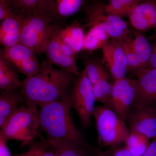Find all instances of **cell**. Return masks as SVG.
<instances>
[{"label": "cell", "instance_id": "3957f363", "mask_svg": "<svg viewBox=\"0 0 156 156\" xmlns=\"http://www.w3.org/2000/svg\"><path fill=\"white\" fill-rule=\"evenodd\" d=\"M95 119L99 143L102 146L113 147L126 144L130 131L125 121L105 105L95 107Z\"/></svg>", "mask_w": 156, "mask_h": 156}, {"label": "cell", "instance_id": "ac0fdd59", "mask_svg": "<svg viewBox=\"0 0 156 156\" xmlns=\"http://www.w3.org/2000/svg\"><path fill=\"white\" fill-rule=\"evenodd\" d=\"M84 26L77 20L73 21L65 28L57 24L58 36L69 47L76 55L83 51L86 34Z\"/></svg>", "mask_w": 156, "mask_h": 156}, {"label": "cell", "instance_id": "9c48e42d", "mask_svg": "<svg viewBox=\"0 0 156 156\" xmlns=\"http://www.w3.org/2000/svg\"><path fill=\"white\" fill-rule=\"evenodd\" d=\"M135 79L125 77L115 80L112 84L111 94L106 105L126 122L135 98Z\"/></svg>", "mask_w": 156, "mask_h": 156}, {"label": "cell", "instance_id": "cb8c5ba5", "mask_svg": "<svg viewBox=\"0 0 156 156\" xmlns=\"http://www.w3.org/2000/svg\"><path fill=\"white\" fill-rule=\"evenodd\" d=\"M84 65L87 76L92 86L98 83L101 76L107 72L102 62L92 58L84 59Z\"/></svg>", "mask_w": 156, "mask_h": 156}, {"label": "cell", "instance_id": "74e56055", "mask_svg": "<svg viewBox=\"0 0 156 156\" xmlns=\"http://www.w3.org/2000/svg\"><path fill=\"white\" fill-rule=\"evenodd\" d=\"M106 154L107 155V156H109V155H108V154Z\"/></svg>", "mask_w": 156, "mask_h": 156}, {"label": "cell", "instance_id": "4fadbf2b", "mask_svg": "<svg viewBox=\"0 0 156 156\" xmlns=\"http://www.w3.org/2000/svg\"><path fill=\"white\" fill-rule=\"evenodd\" d=\"M101 50V62L106 66L114 81L126 77L129 71L122 43L112 39Z\"/></svg>", "mask_w": 156, "mask_h": 156}, {"label": "cell", "instance_id": "4dcf8cb0", "mask_svg": "<svg viewBox=\"0 0 156 156\" xmlns=\"http://www.w3.org/2000/svg\"><path fill=\"white\" fill-rule=\"evenodd\" d=\"M8 142L2 136L0 135V156H12L7 145Z\"/></svg>", "mask_w": 156, "mask_h": 156}, {"label": "cell", "instance_id": "d6a6232c", "mask_svg": "<svg viewBox=\"0 0 156 156\" xmlns=\"http://www.w3.org/2000/svg\"><path fill=\"white\" fill-rule=\"evenodd\" d=\"M152 54L151 56L147 67L152 68L156 69V39L152 44Z\"/></svg>", "mask_w": 156, "mask_h": 156}, {"label": "cell", "instance_id": "277c9868", "mask_svg": "<svg viewBox=\"0 0 156 156\" xmlns=\"http://www.w3.org/2000/svg\"><path fill=\"white\" fill-rule=\"evenodd\" d=\"M40 129L39 110L21 105L3 128L0 135L9 141L16 140L27 144L39 136Z\"/></svg>", "mask_w": 156, "mask_h": 156}, {"label": "cell", "instance_id": "8992f818", "mask_svg": "<svg viewBox=\"0 0 156 156\" xmlns=\"http://www.w3.org/2000/svg\"><path fill=\"white\" fill-rule=\"evenodd\" d=\"M21 16L23 27L20 43L31 48L37 54L43 53L53 23L49 17L36 11Z\"/></svg>", "mask_w": 156, "mask_h": 156}, {"label": "cell", "instance_id": "ba28073f", "mask_svg": "<svg viewBox=\"0 0 156 156\" xmlns=\"http://www.w3.org/2000/svg\"><path fill=\"white\" fill-rule=\"evenodd\" d=\"M46 60L59 69L74 74H80L76 62V54L60 40L57 32V24L53 23L52 33L44 48Z\"/></svg>", "mask_w": 156, "mask_h": 156}, {"label": "cell", "instance_id": "7a4b0ae2", "mask_svg": "<svg viewBox=\"0 0 156 156\" xmlns=\"http://www.w3.org/2000/svg\"><path fill=\"white\" fill-rule=\"evenodd\" d=\"M77 77L43 60L37 73L22 81L20 90L26 106L38 108L68 95Z\"/></svg>", "mask_w": 156, "mask_h": 156}, {"label": "cell", "instance_id": "d4e9b609", "mask_svg": "<svg viewBox=\"0 0 156 156\" xmlns=\"http://www.w3.org/2000/svg\"><path fill=\"white\" fill-rule=\"evenodd\" d=\"M40 0H7L14 13L24 15L37 11Z\"/></svg>", "mask_w": 156, "mask_h": 156}, {"label": "cell", "instance_id": "2e32d148", "mask_svg": "<svg viewBox=\"0 0 156 156\" xmlns=\"http://www.w3.org/2000/svg\"><path fill=\"white\" fill-rule=\"evenodd\" d=\"M23 27L21 15L14 13L1 21L0 44L4 48H10L20 43Z\"/></svg>", "mask_w": 156, "mask_h": 156}, {"label": "cell", "instance_id": "f35d334b", "mask_svg": "<svg viewBox=\"0 0 156 156\" xmlns=\"http://www.w3.org/2000/svg\"><path fill=\"white\" fill-rule=\"evenodd\" d=\"M154 1H156V0H154Z\"/></svg>", "mask_w": 156, "mask_h": 156}, {"label": "cell", "instance_id": "484cf974", "mask_svg": "<svg viewBox=\"0 0 156 156\" xmlns=\"http://www.w3.org/2000/svg\"><path fill=\"white\" fill-rule=\"evenodd\" d=\"M130 39L122 43L125 55L128 63V71L134 72L135 71L144 68L139 58L131 47Z\"/></svg>", "mask_w": 156, "mask_h": 156}, {"label": "cell", "instance_id": "52a82bcc", "mask_svg": "<svg viewBox=\"0 0 156 156\" xmlns=\"http://www.w3.org/2000/svg\"><path fill=\"white\" fill-rule=\"evenodd\" d=\"M86 27L98 25L108 34L112 39L121 43L126 41L132 37V30L122 17L106 13L104 5L95 3L87 10Z\"/></svg>", "mask_w": 156, "mask_h": 156}, {"label": "cell", "instance_id": "7c38bea8", "mask_svg": "<svg viewBox=\"0 0 156 156\" xmlns=\"http://www.w3.org/2000/svg\"><path fill=\"white\" fill-rule=\"evenodd\" d=\"M85 0H40L37 12L50 18L54 24L64 22L78 13Z\"/></svg>", "mask_w": 156, "mask_h": 156}, {"label": "cell", "instance_id": "4316f807", "mask_svg": "<svg viewBox=\"0 0 156 156\" xmlns=\"http://www.w3.org/2000/svg\"><path fill=\"white\" fill-rule=\"evenodd\" d=\"M93 147L92 149L85 147L53 148L58 156H95L92 151Z\"/></svg>", "mask_w": 156, "mask_h": 156}, {"label": "cell", "instance_id": "30bf717a", "mask_svg": "<svg viewBox=\"0 0 156 156\" xmlns=\"http://www.w3.org/2000/svg\"><path fill=\"white\" fill-rule=\"evenodd\" d=\"M36 54L31 48L19 43L10 48H4L0 55L18 73L28 77L36 74L41 69Z\"/></svg>", "mask_w": 156, "mask_h": 156}, {"label": "cell", "instance_id": "8d00e7d4", "mask_svg": "<svg viewBox=\"0 0 156 156\" xmlns=\"http://www.w3.org/2000/svg\"><path fill=\"white\" fill-rule=\"evenodd\" d=\"M155 33L154 34V39H156V30L154 31Z\"/></svg>", "mask_w": 156, "mask_h": 156}, {"label": "cell", "instance_id": "e575fe53", "mask_svg": "<svg viewBox=\"0 0 156 156\" xmlns=\"http://www.w3.org/2000/svg\"><path fill=\"white\" fill-rule=\"evenodd\" d=\"M93 153L95 156H108L105 152L95 147L93 149Z\"/></svg>", "mask_w": 156, "mask_h": 156}, {"label": "cell", "instance_id": "603a6c76", "mask_svg": "<svg viewBox=\"0 0 156 156\" xmlns=\"http://www.w3.org/2000/svg\"><path fill=\"white\" fill-rule=\"evenodd\" d=\"M150 139L143 134L131 131L125 144L134 155L142 156L150 144Z\"/></svg>", "mask_w": 156, "mask_h": 156}, {"label": "cell", "instance_id": "44dd1931", "mask_svg": "<svg viewBox=\"0 0 156 156\" xmlns=\"http://www.w3.org/2000/svg\"><path fill=\"white\" fill-rule=\"evenodd\" d=\"M86 35L83 51L91 53L101 49L109 41L110 37L103 29L98 25L90 27Z\"/></svg>", "mask_w": 156, "mask_h": 156}, {"label": "cell", "instance_id": "8fae6325", "mask_svg": "<svg viewBox=\"0 0 156 156\" xmlns=\"http://www.w3.org/2000/svg\"><path fill=\"white\" fill-rule=\"evenodd\" d=\"M134 73L136 87L132 105L156 111V69L147 67Z\"/></svg>", "mask_w": 156, "mask_h": 156}, {"label": "cell", "instance_id": "9a60e30c", "mask_svg": "<svg viewBox=\"0 0 156 156\" xmlns=\"http://www.w3.org/2000/svg\"><path fill=\"white\" fill-rule=\"evenodd\" d=\"M130 23L134 30L141 33L156 30V1L143 0L128 14Z\"/></svg>", "mask_w": 156, "mask_h": 156}, {"label": "cell", "instance_id": "5bb4252c", "mask_svg": "<svg viewBox=\"0 0 156 156\" xmlns=\"http://www.w3.org/2000/svg\"><path fill=\"white\" fill-rule=\"evenodd\" d=\"M126 122L130 132H137L148 138L156 136V111L131 106Z\"/></svg>", "mask_w": 156, "mask_h": 156}, {"label": "cell", "instance_id": "836d02e7", "mask_svg": "<svg viewBox=\"0 0 156 156\" xmlns=\"http://www.w3.org/2000/svg\"><path fill=\"white\" fill-rule=\"evenodd\" d=\"M38 156H58L56 154L55 149L48 151L47 149L42 151Z\"/></svg>", "mask_w": 156, "mask_h": 156}, {"label": "cell", "instance_id": "5b68a950", "mask_svg": "<svg viewBox=\"0 0 156 156\" xmlns=\"http://www.w3.org/2000/svg\"><path fill=\"white\" fill-rule=\"evenodd\" d=\"M69 101L71 107L79 117L81 131L87 130L92 125L91 119L96 101L85 68L73 85L69 93Z\"/></svg>", "mask_w": 156, "mask_h": 156}, {"label": "cell", "instance_id": "7402d4cb", "mask_svg": "<svg viewBox=\"0 0 156 156\" xmlns=\"http://www.w3.org/2000/svg\"><path fill=\"white\" fill-rule=\"evenodd\" d=\"M143 0H109L104 5V11L108 14L121 17L127 16L130 12Z\"/></svg>", "mask_w": 156, "mask_h": 156}, {"label": "cell", "instance_id": "d590c367", "mask_svg": "<svg viewBox=\"0 0 156 156\" xmlns=\"http://www.w3.org/2000/svg\"><path fill=\"white\" fill-rule=\"evenodd\" d=\"M7 0H0V2H2L5 3L6 2Z\"/></svg>", "mask_w": 156, "mask_h": 156}, {"label": "cell", "instance_id": "e0dca14e", "mask_svg": "<svg viewBox=\"0 0 156 156\" xmlns=\"http://www.w3.org/2000/svg\"><path fill=\"white\" fill-rule=\"evenodd\" d=\"M24 102L20 89L2 91L0 94V128L7 122Z\"/></svg>", "mask_w": 156, "mask_h": 156}, {"label": "cell", "instance_id": "ffe728a7", "mask_svg": "<svg viewBox=\"0 0 156 156\" xmlns=\"http://www.w3.org/2000/svg\"><path fill=\"white\" fill-rule=\"evenodd\" d=\"M133 38L130 40L131 47L139 58L144 67H147L152 54V45L140 32L132 30Z\"/></svg>", "mask_w": 156, "mask_h": 156}, {"label": "cell", "instance_id": "83f0119b", "mask_svg": "<svg viewBox=\"0 0 156 156\" xmlns=\"http://www.w3.org/2000/svg\"><path fill=\"white\" fill-rule=\"evenodd\" d=\"M110 156H135L133 154L127 147L118 146L109 147L108 150L105 151Z\"/></svg>", "mask_w": 156, "mask_h": 156}, {"label": "cell", "instance_id": "f1b7e54d", "mask_svg": "<svg viewBox=\"0 0 156 156\" xmlns=\"http://www.w3.org/2000/svg\"><path fill=\"white\" fill-rule=\"evenodd\" d=\"M50 145L47 140L34 145L27 152L18 156H38L42 151L47 149V147Z\"/></svg>", "mask_w": 156, "mask_h": 156}, {"label": "cell", "instance_id": "6da1fadb", "mask_svg": "<svg viewBox=\"0 0 156 156\" xmlns=\"http://www.w3.org/2000/svg\"><path fill=\"white\" fill-rule=\"evenodd\" d=\"M69 94L56 101L40 107V129L46 134L53 148L85 147L92 149L73 119Z\"/></svg>", "mask_w": 156, "mask_h": 156}, {"label": "cell", "instance_id": "d6986e66", "mask_svg": "<svg viewBox=\"0 0 156 156\" xmlns=\"http://www.w3.org/2000/svg\"><path fill=\"white\" fill-rule=\"evenodd\" d=\"M18 72L0 55V89L1 91L20 89L22 82Z\"/></svg>", "mask_w": 156, "mask_h": 156}, {"label": "cell", "instance_id": "1f68e13d", "mask_svg": "<svg viewBox=\"0 0 156 156\" xmlns=\"http://www.w3.org/2000/svg\"><path fill=\"white\" fill-rule=\"evenodd\" d=\"M142 156H156V136L153 138L152 141Z\"/></svg>", "mask_w": 156, "mask_h": 156}, {"label": "cell", "instance_id": "f546056e", "mask_svg": "<svg viewBox=\"0 0 156 156\" xmlns=\"http://www.w3.org/2000/svg\"><path fill=\"white\" fill-rule=\"evenodd\" d=\"M14 14L12 8L8 4L0 2V20L2 21Z\"/></svg>", "mask_w": 156, "mask_h": 156}]
</instances>
